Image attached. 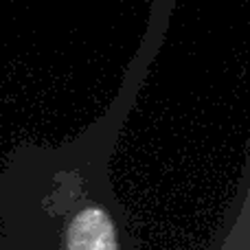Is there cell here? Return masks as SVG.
Wrapping results in <instances>:
<instances>
[{
  "label": "cell",
  "instance_id": "1",
  "mask_svg": "<svg viewBox=\"0 0 250 250\" xmlns=\"http://www.w3.org/2000/svg\"><path fill=\"white\" fill-rule=\"evenodd\" d=\"M66 250H119L117 230L110 215L99 207H88L68 226Z\"/></svg>",
  "mask_w": 250,
  "mask_h": 250
}]
</instances>
